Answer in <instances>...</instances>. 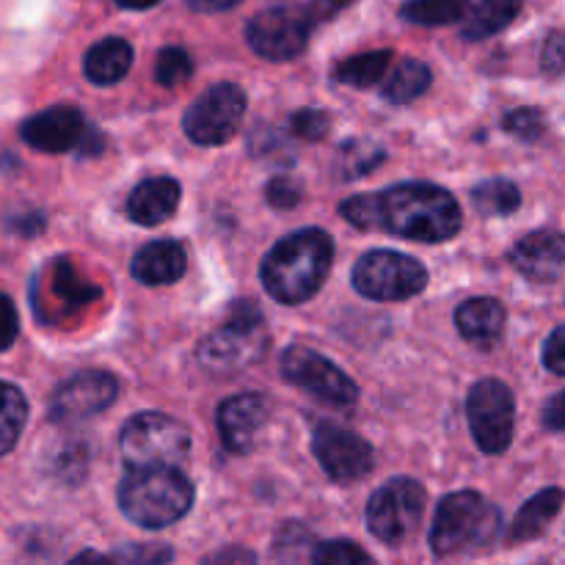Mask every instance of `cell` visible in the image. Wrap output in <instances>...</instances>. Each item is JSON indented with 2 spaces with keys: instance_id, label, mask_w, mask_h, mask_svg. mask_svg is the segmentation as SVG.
Instances as JSON below:
<instances>
[{
  "instance_id": "cell-25",
  "label": "cell",
  "mask_w": 565,
  "mask_h": 565,
  "mask_svg": "<svg viewBox=\"0 0 565 565\" xmlns=\"http://www.w3.org/2000/svg\"><path fill=\"white\" fill-rule=\"evenodd\" d=\"M28 423V401L20 386L0 381V458L9 456Z\"/></svg>"
},
{
  "instance_id": "cell-7",
  "label": "cell",
  "mask_w": 565,
  "mask_h": 565,
  "mask_svg": "<svg viewBox=\"0 0 565 565\" xmlns=\"http://www.w3.org/2000/svg\"><path fill=\"white\" fill-rule=\"evenodd\" d=\"M428 491L412 478H395L373 491L367 502V530L386 546H403L419 533Z\"/></svg>"
},
{
  "instance_id": "cell-26",
  "label": "cell",
  "mask_w": 565,
  "mask_h": 565,
  "mask_svg": "<svg viewBox=\"0 0 565 565\" xmlns=\"http://www.w3.org/2000/svg\"><path fill=\"white\" fill-rule=\"evenodd\" d=\"M430 70L417 58H406L395 66V72L390 75V81L384 83V97L390 103H412V99L423 97L430 88Z\"/></svg>"
},
{
  "instance_id": "cell-16",
  "label": "cell",
  "mask_w": 565,
  "mask_h": 565,
  "mask_svg": "<svg viewBox=\"0 0 565 565\" xmlns=\"http://www.w3.org/2000/svg\"><path fill=\"white\" fill-rule=\"evenodd\" d=\"M86 132V119H83L81 110L72 108V105H53V108L42 110V114L22 121L20 127V136L28 147L50 154H61L75 149Z\"/></svg>"
},
{
  "instance_id": "cell-39",
  "label": "cell",
  "mask_w": 565,
  "mask_h": 565,
  "mask_svg": "<svg viewBox=\"0 0 565 565\" xmlns=\"http://www.w3.org/2000/svg\"><path fill=\"white\" fill-rule=\"evenodd\" d=\"M544 367L555 375H565V326H557L544 342Z\"/></svg>"
},
{
  "instance_id": "cell-15",
  "label": "cell",
  "mask_w": 565,
  "mask_h": 565,
  "mask_svg": "<svg viewBox=\"0 0 565 565\" xmlns=\"http://www.w3.org/2000/svg\"><path fill=\"white\" fill-rule=\"evenodd\" d=\"M270 414L268 397L257 392H243V395L226 397L218 406L215 423H218L221 441L230 452H248L257 445L259 430L265 428Z\"/></svg>"
},
{
  "instance_id": "cell-4",
  "label": "cell",
  "mask_w": 565,
  "mask_h": 565,
  "mask_svg": "<svg viewBox=\"0 0 565 565\" xmlns=\"http://www.w3.org/2000/svg\"><path fill=\"white\" fill-rule=\"evenodd\" d=\"M502 533V516L478 491H458L436 508L430 527V550L439 557L483 552Z\"/></svg>"
},
{
  "instance_id": "cell-18",
  "label": "cell",
  "mask_w": 565,
  "mask_h": 565,
  "mask_svg": "<svg viewBox=\"0 0 565 565\" xmlns=\"http://www.w3.org/2000/svg\"><path fill=\"white\" fill-rule=\"evenodd\" d=\"M180 182L171 177H154L141 182L127 199V215L138 226H158L169 221L180 207Z\"/></svg>"
},
{
  "instance_id": "cell-10",
  "label": "cell",
  "mask_w": 565,
  "mask_h": 565,
  "mask_svg": "<svg viewBox=\"0 0 565 565\" xmlns=\"http://www.w3.org/2000/svg\"><path fill=\"white\" fill-rule=\"evenodd\" d=\"M467 419L480 450L489 456L505 452L516 425V397L511 386L497 379L478 381L467 397Z\"/></svg>"
},
{
  "instance_id": "cell-20",
  "label": "cell",
  "mask_w": 565,
  "mask_h": 565,
  "mask_svg": "<svg viewBox=\"0 0 565 565\" xmlns=\"http://www.w3.org/2000/svg\"><path fill=\"white\" fill-rule=\"evenodd\" d=\"M456 326L463 340L491 348L505 331V307L497 298H472L456 309Z\"/></svg>"
},
{
  "instance_id": "cell-34",
  "label": "cell",
  "mask_w": 565,
  "mask_h": 565,
  "mask_svg": "<svg viewBox=\"0 0 565 565\" xmlns=\"http://www.w3.org/2000/svg\"><path fill=\"white\" fill-rule=\"evenodd\" d=\"M265 196H268L270 207L290 210L301 202V196H303L301 182L292 180V177H287V174H279V177H274L268 185H265Z\"/></svg>"
},
{
  "instance_id": "cell-30",
  "label": "cell",
  "mask_w": 565,
  "mask_h": 565,
  "mask_svg": "<svg viewBox=\"0 0 565 565\" xmlns=\"http://www.w3.org/2000/svg\"><path fill=\"white\" fill-rule=\"evenodd\" d=\"M193 64L191 55L182 47H166L158 53V61H154V81L166 88H177L182 83H188L191 77Z\"/></svg>"
},
{
  "instance_id": "cell-29",
  "label": "cell",
  "mask_w": 565,
  "mask_h": 565,
  "mask_svg": "<svg viewBox=\"0 0 565 565\" xmlns=\"http://www.w3.org/2000/svg\"><path fill=\"white\" fill-rule=\"evenodd\" d=\"M384 158H386L384 149H379L375 143L345 141L340 149V160H337V166H340L345 180H359V177L370 174V171H373Z\"/></svg>"
},
{
  "instance_id": "cell-6",
  "label": "cell",
  "mask_w": 565,
  "mask_h": 565,
  "mask_svg": "<svg viewBox=\"0 0 565 565\" xmlns=\"http://www.w3.org/2000/svg\"><path fill=\"white\" fill-rule=\"evenodd\" d=\"M121 456L130 469L182 467L191 452V434L174 417L160 412H141L121 428Z\"/></svg>"
},
{
  "instance_id": "cell-44",
  "label": "cell",
  "mask_w": 565,
  "mask_h": 565,
  "mask_svg": "<svg viewBox=\"0 0 565 565\" xmlns=\"http://www.w3.org/2000/svg\"><path fill=\"white\" fill-rule=\"evenodd\" d=\"M160 0H116V6H121V9H130V11H143V9H152V6H158Z\"/></svg>"
},
{
  "instance_id": "cell-9",
  "label": "cell",
  "mask_w": 565,
  "mask_h": 565,
  "mask_svg": "<svg viewBox=\"0 0 565 565\" xmlns=\"http://www.w3.org/2000/svg\"><path fill=\"white\" fill-rule=\"evenodd\" d=\"M246 116V92L237 83L207 88L182 116V130L199 147H221L237 136Z\"/></svg>"
},
{
  "instance_id": "cell-17",
  "label": "cell",
  "mask_w": 565,
  "mask_h": 565,
  "mask_svg": "<svg viewBox=\"0 0 565 565\" xmlns=\"http://www.w3.org/2000/svg\"><path fill=\"white\" fill-rule=\"evenodd\" d=\"M511 265L533 281H555L565 270V235L539 230L524 235L511 248Z\"/></svg>"
},
{
  "instance_id": "cell-38",
  "label": "cell",
  "mask_w": 565,
  "mask_h": 565,
  "mask_svg": "<svg viewBox=\"0 0 565 565\" xmlns=\"http://www.w3.org/2000/svg\"><path fill=\"white\" fill-rule=\"evenodd\" d=\"M17 334H20V318H17V307L6 292H0V353L9 351L14 345Z\"/></svg>"
},
{
  "instance_id": "cell-28",
  "label": "cell",
  "mask_w": 565,
  "mask_h": 565,
  "mask_svg": "<svg viewBox=\"0 0 565 565\" xmlns=\"http://www.w3.org/2000/svg\"><path fill=\"white\" fill-rule=\"evenodd\" d=\"M469 11V0H406L401 9L403 20L414 25H452L461 22Z\"/></svg>"
},
{
  "instance_id": "cell-1",
  "label": "cell",
  "mask_w": 565,
  "mask_h": 565,
  "mask_svg": "<svg viewBox=\"0 0 565 565\" xmlns=\"http://www.w3.org/2000/svg\"><path fill=\"white\" fill-rule=\"evenodd\" d=\"M340 213L359 230H386L417 243H445L463 226L461 204L434 182H401L381 193H356L340 204Z\"/></svg>"
},
{
  "instance_id": "cell-3",
  "label": "cell",
  "mask_w": 565,
  "mask_h": 565,
  "mask_svg": "<svg viewBox=\"0 0 565 565\" xmlns=\"http://www.w3.org/2000/svg\"><path fill=\"white\" fill-rule=\"evenodd\" d=\"M193 505V486L180 467L130 469L119 483V508L143 530H163L180 522Z\"/></svg>"
},
{
  "instance_id": "cell-8",
  "label": "cell",
  "mask_w": 565,
  "mask_h": 565,
  "mask_svg": "<svg viewBox=\"0 0 565 565\" xmlns=\"http://www.w3.org/2000/svg\"><path fill=\"white\" fill-rule=\"evenodd\" d=\"M351 279L356 292H362L364 298L390 303L408 301L423 292L428 285V270L408 254L379 248V252H367L364 257H359Z\"/></svg>"
},
{
  "instance_id": "cell-13",
  "label": "cell",
  "mask_w": 565,
  "mask_h": 565,
  "mask_svg": "<svg viewBox=\"0 0 565 565\" xmlns=\"http://www.w3.org/2000/svg\"><path fill=\"white\" fill-rule=\"evenodd\" d=\"M312 452L334 483H356L373 472V447L353 430L323 423L312 434Z\"/></svg>"
},
{
  "instance_id": "cell-41",
  "label": "cell",
  "mask_w": 565,
  "mask_h": 565,
  "mask_svg": "<svg viewBox=\"0 0 565 565\" xmlns=\"http://www.w3.org/2000/svg\"><path fill=\"white\" fill-rule=\"evenodd\" d=\"M544 425L555 434H563L565 430V392L552 397L544 408Z\"/></svg>"
},
{
  "instance_id": "cell-22",
  "label": "cell",
  "mask_w": 565,
  "mask_h": 565,
  "mask_svg": "<svg viewBox=\"0 0 565 565\" xmlns=\"http://www.w3.org/2000/svg\"><path fill=\"white\" fill-rule=\"evenodd\" d=\"M524 0H478L461 20V36L467 42H480L505 31L522 11Z\"/></svg>"
},
{
  "instance_id": "cell-11",
  "label": "cell",
  "mask_w": 565,
  "mask_h": 565,
  "mask_svg": "<svg viewBox=\"0 0 565 565\" xmlns=\"http://www.w3.org/2000/svg\"><path fill=\"white\" fill-rule=\"evenodd\" d=\"M281 375L331 406H353L359 401L356 381L342 373L334 362L303 345H290L281 353Z\"/></svg>"
},
{
  "instance_id": "cell-37",
  "label": "cell",
  "mask_w": 565,
  "mask_h": 565,
  "mask_svg": "<svg viewBox=\"0 0 565 565\" xmlns=\"http://www.w3.org/2000/svg\"><path fill=\"white\" fill-rule=\"evenodd\" d=\"M248 147H252L254 158L268 160L270 154L287 152V138L281 136V132H276L274 127H257L252 136V141H248Z\"/></svg>"
},
{
  "instance_id": "cell-33",
  "label": "cell",
  "mask_w": 565,
  "mask_h": 565,
  "mask_svg": "<svg viewBox=\"0 0 565 565\" xmlns=\"http://www.w3.org/2000/svg\"><path fill=\"white\" fill-rule=\"evenodd\" d=\"M290 125H292V132H296L298 138H307V141H323V138L329 136L331 119L326 110L303 108V110H298V114H292Z\"/></svg>"
},
{
  "instance_id": "cell-5",
  "label": "cell",
  "mask_w": 565,
  "mask_h": 565,
  "mask_svg": "<svg viewBox=\"0 0 565 565\" xmlns=\"http://www.w3.org/2000/svg\"><path fill=\"white\" fill-rule=\"evenodd\" d=\"M268 351L265 318L254 303L241 301L232 307L230 320L213 334L204 337L196 356L210 373H235L259 362Z\"/></svg>"
},
{
  "instance_id": "cell-24",
  "label": "cell",
  "mask_w": 565,
  "mask_h": 565,
  "mask_svg": "<svg viewBox=\"0 0 565 565\" xmlns=\"http://www.w3.org/2000/svg\"><path fill=\"white\" fill-rule=\"evenodd\" d=\"M392 64V50H375V53H362L353 55V58L340 61L334 66V81H340L342 86L353 88H370L375 83L384 81V75L390 72Z\"/></svg>"
},
{
  "instance_id": "cell-42",
  "label": "cell",
  "mask_w": 565,
  "mask_h": 565,
  "mask_svg": "<svg viewBox=\"0 0 565 565\" xmlns=\"http://www.w3.org/2000/svg\"><path fill=\"white\" fill-rule=\"evenodd\" d=\"M351 3L353 0H312L307 11H309V17H312V22H326V20H331V17L340 14V11Z\"/></svg>"
},
{
  "instance_id": "cell-2",
  "label": "cell",
  "mask_w": 565,
  "mask_h": 565,
  "mask_svg": "<svg viewBox=\"0 0 565 565\" xmlns=\"http://www.w3.org/2000/svg\"><path fill=\"white\" fill-rule=\"evenodd\" d=\"M331 259H334L331 235L318 226H309L292 232L270 248L259 268V279L270 298L296 307L318 296L323 281L329 279Z\"/></svg>"
},
{
  "instance_id": "cell-40",
  "label": "cell",
  "mask_w": 565,
  "mask_h": 565,
  "mask_svg": "<svg viewBox=\"0 0 565 565\" xmlns=\"http://www.w3.org/2000/svg\"><path fill=\"white\" fill-rule=\"evenodd\" d=\"M541 70L546 75H563L565 72V33H552L544 42V53H541Z\"/></svg>"
},
{
  "instance_id": "cell-19",
  "label": "cell",
  "mask_w": 565,
  "mask_h": 565,
  "mask_svg": "<svg viewBox=\"0 0 565 565\" xmlns=\"http://www.w3.org/2000/svg\"><path fill=\"white\" fill-rule=\"evenodd\" d=\"M188 268L185 248L177 241H154L149 246H143L141 252L132 257L130 274L132 279L141 281L147 287H163L174 285L177 279H182Z\"/></svg>"
},
{
  "instance_id": "cell-21",
  "label": "cell",
  "mask_w": 565,
  "mask_h": 565,
  "mask_svg": "<svg viewBox=\"0 0 565 565\" xmlns=\"http://www.w3.org/2000/svg\"><path fill=\"white\" fill-rule=\"evenodd\" d=\"M132 66V47L130 42L119 36H108L103 42L92 44L83 58V75L94 86H114L130 72Z\"/></svg>"
},
{
  "instance_id": "cell-23",
  "label": "cell",
  "mask_w": 565,
  "mask_h": 565,
  "mask_svg": "<svg viewBox=\"0 0 565 565\" xmlns=\"http://www.w3.org/2000/svg\"><path fill=\"white\" fill-rule=\"evenodd\" d=\"M565 502V491L563 489H544L527 500V505H522V511L516 513L511 527V541H533L539 535L546 533L555 516L561 513Z\"/></svg>"
},
{
  "instance_id": "cell-43",
  "label": "cell",
  "mask_w": 565,
  "mask_h": 565,
  "mask_svg": "<svg viewBox=\"0 0 565 565\" xmlns=\"http://www.w3.org/2000/svg\"><path fill=\"white\" fill-rule=\"evenodd\" d=\"M185 3L196 11H224V9H232V6H237L241 0H185Z\"/></svg>"
},
{
  "instance_id": "cell-12",
  "label": "cell",
  "mask_w": 565,
  "mask_h": 565,
  "mask_svg": "<svg viewBox=\"0 0 565 565\" xmlns=\"http://www.w3.org/2000/svg\"><path fill=\"white\" fill-rule=\"evenodd\" d=\"M309 11L290 9H265L254 14L246 25L248 47L268 61H292L303 53L312 31Z\"/></svg>"
},
{
  "instance_id": "cell-32",
  "label": "cell",
  "mask_w": 565,
  "mask_h": 565,
  "mask_svg": "<svg viewBox=\"0 0 565 565\" xmlns=\"http://www.w3.org/2000/svg\"><path fill=\"white\" fill-rule=\"evenodd\" d=\"M502 127L519 141H539L546 130V121L539 108H516L502 119Z\"/></svg>"
},
{
  "instance_id": "cell-35",
  "label": "cell",
  "mask_w": 565,
  "mask_h": 565,
  "mask_svg": "<svg viewBox=\"0 0 565 565\" xmlns=\"http://www.w3.org/2000/svg\"><path fill=\"white\" fill-rule=\"evenodd\" d=\"M55 292H58L61 298H66V301H72V303L92 301V298L99 296L97 287L81 285V281L75 279V274H72V268L66 263H58V274H55Z\"/></svg>"
},
{
  "instance_id": "cell-27",
  "label": "cell",
  "mask_w": 565,
  "mask_h": 565,
  "mask_svg": "<svg viewBox=\"0 0 565 565\" xmlns=\"http://www.w3.org/2000/svg\"><path fill=\"white\" fill-rule=\"evenodd\" d=\"M472 204L480 215L502 218V215L516 213L519 204H522V193H519V188L511 180L494 177V180H486L480 185H475Z\"/></svg>"
},
{
  "instance_id": "cell-31",
  "label": "cell",
  "mask_w": 565,
  "mask_h": 565,
  "mask_svg": "<svg viewBox=\"0 0 565 565\" xmlns=\"http://www.w3.org/2000/svg\"><path fill=\"white\" fill-rule=\"evenodd\" d=\"M309 561L318 565H367L373 563V557L356 546L353 541H323V544H315Z\"/></svg>"
},
{
  "instance_id": "cell-14",
  "label": "cell",
  "mask_w": 565,
  "mask_h": 565,
  "mask_svg": "<svg viewBox=\"0 0 565 565\" xmlns=\"http://www.w3.org/2000/svg\"><path fill=\"white\" fill-rule=\"evenodd\" d=\"M119 395V384L105 370H83L72 375L55 390L50 401V419L53 423H83L88 417H97L108 406H114Z\"/></svg>"
},
{
  "instance_id": "cell-36",
  "label": "cell",
  "mask_w": 565,
  "mask_h": 565,
  "mask_svg": "<svg viewBox=\"0 0 565 565\" xmlns=\"http://www.w3.org/2000/svg\"><path fill=\"white\" fill-rule=\"evenodd\" d=\"M174 552L169 546H154V544H130L114 555L119 563H169Z\"/></svg>"
}]
</instances>
